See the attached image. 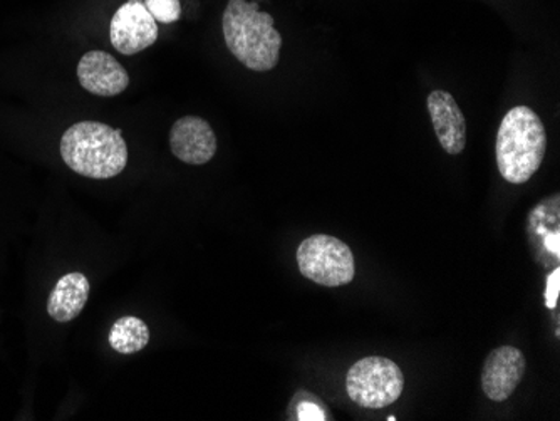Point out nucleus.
I'll return each instance as SVG.
<instances>
[{"instance_id":"1","label":"nucleus","mask_w":560,"mask_h":421,"mask_svg":"<svg viewBox=\"0 0 560 421\" xmlns=\"http://www.w3.org/2000/svg\"><path fill=\"white\" fill-rule=\"evenodd\" d=\"M222 26L226 47L245 68L259 72L276 68L282 36L273 27L272 15L260 12L257 0H229Z\"/></svg>"},{"instance_id":"2","label":"nucleus","mask_w":560,"mask_h":421,"mask_svg":"<svg viewBox=\"0 0 560 421\" xmlns=\"http://www.w3.org/2000/svg\"><path fill=\"white\" fill-rule=\"evenodd\" d=\"M66 165L81 177L108 180L128 165V147L121 130L100 121H81L61 138Z\"/></svg>"},{"instance_id":"3","label":"nucleus","mask_w":560,"mask_h":421,"mask_svg":"<svg viewBox=\"0 0 560 421\" xmlns=\"http://www.w3.org/2000/svg\"><path fill=\"white\" fill-rule=\"evenodd\" d=\"M546 152V127L534 109L515 106L503 116L495 155L500 175L509 184H527L542 165Z\"/></svg>"},{"instance_id":"4","label":"nucleus","mask_w":560,"mask_h":421,"mask_svg":"<svg viewBox=\"0 0 560 421\" xmlns=\"http://www.w3.org/2000/svg\"><path fill=\"white\" fill-rule=\"evenodd\" d=\"M405 388V376L395 361L368 356L349 367L346 391L355 405L380 410L395 404Z\"/></svg>"},{"instance_id":"5","label":"nucleus","mask_w":560,"mask_h":421,"mask_svg":"<svg viewBox=\"0 0 560 421\" xmlns=\"http://www.w3.org/2000/svg\"><path fill=\"white\" fill-rule=\"evenodd\" d=\"M295 259L301 274L324 288L349 284L355 276L349 245L330 235L316 234L302 241Z\"/></svg>"},{"instance_id":"6","label":"nucleus","mask_w":560,"mask_h":421,"mask_svg":"<svg viewBox=\"0 0 560 421\" xmlns=\"http://www.w3.org/2000/svg\"><path fill=\"white\" fill-rule=\"evenodd\" d=\"M109 39L122 56L138 55L156 43L159 24L143 0H128L116 11L109 24Z\"/></svg>"},{"instance_id":"7","label":"nucleus","mask_w":560,"mask_h":421,"mask_svg":"<svg viewBox=\"0 0 560 421\" xmlns=\"http://www.w3.org/2000/svg\"><path fill=\"white\" fill-rule=\"evenodd\" d=\"M525 375V356L514 346H500L489 354L481 370V389L497 404L509 400Z\"/></svg>"},{"instance_id":"8","label":"nucleus","mask_w":560,"mask_h":421,"mask_svg":"<svg viewBox=\"0 0 560 421\" xmlns=\"http://www.w3.org/2000/svg\"><path fill=\"white\" fill-rule=\"evenodd\" d=\"M173 155L188 165H206L217 153V137L210 122L198 116H185L170 131Z\"/></svg>"},{"instance_id":"9","label":"nucleus","mask_w":560,"mask_h":421,"mask_svg":"<svg viewBox=\"0 0 560 421\" xmlns=\"http://www.w3.org/2000/svg\"><path fill=\"white\" fill-rule=\"evenodd\" d=\"M78 80L94 96L113 97L130 86V74L105 51H91L78 65Z\"/></svg>"},{"instance_id":"10","label":"nucleus","mask_w":560,"mask_h":421,"mask_svg":"<svg viewBox=\"0 0 560 421\" xmlns=\"http://www.w3.org/2000/svg\"><path fill=\"white\" fill-rule=\"evenodd\" d=\"M428 112L443 150L448 155H460L467 144V119L455 97L446 91H433L428 96Z\"/></svg>"},{"instance_id":"11","label":"nucleus","mask_w":560,"mask_h":421,"mask_svg":"<svg viewBox=\"0 0 560 421\" xmlns=\"http://www.w3.org/2000/svg\"><path fill=\"white\" fill-rule=\"evenodd\" d=\"M91 285L81 272H69L59 279L47 300V314L56 323H69L83 313L90 297Z\"/></svg>"},{"instance_id":"12","label":"nucleus","mask_w":560,"mask_h":421,"mask_svg":"<svg viewBox=\"0 0 560 421\" xmlns=\"http://www.w3.org/2000/svg\"><path fill=\"white\" fill-rule=\"evenodd\" d=\"M109 346L119 354L140 353L150 342V329L140 317H119L108 336Z\"/></svg>"},{"instance_id":"13","label":"nucleus","mask_w":560,"mask_h":421,"mask_svg":"<svg viewBox=\"0 0 560 421\" xmlns=\"http://www.w3.org/2000/svg\"><path fill=\"white\" fill-rule=\"evenodd\" d=\"M289 420L298 421H324L329 420V414L324 410V404L316 396L307 391H298L292 398L288 410Z\"/></svg>"},{"instance_id":"14","label":"nucleus","mask_w":560,"mask_h":421,"mask_svg":"<svg viewBox=\"0 0 560 421\" xmlns=\"http://www.w3.org/2000/svg\"><path fill=\"white\" fill-rule=\"evenodd\" d=\"M156 22L162 24H173L182 17L180 0H143Z\"/></svg>"},{"instance_id":"15","label":"nucleus","mask_w":560,"mask_h":421,"mask_svg":"<svg viewBox=\"0 0 560 421\" xmlns=\"http://www.w3.org/2000/svg\"><path fill=\"white\" fill-rule=\"evenodd\" d=\"M559 291H560V270L553 269L552 274L547 279V288H546V306L549 309H556L557 301H559Z\"/></svg>"},{"instance_id":"16","label":"nucleus","mask_w":560,"mask_h":421,"mask_svg":"<svg viewBox=\"0 0 560 421\" xmlns=\"http://www.w3.org/2000/svg\"><path fill=\"white\" fill-rule=\"evenodd\" d=\"M546 249L553 254V257H559L560 254V232H547L546 234Z\"/></svg>"}]
</instances>
